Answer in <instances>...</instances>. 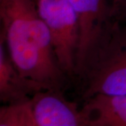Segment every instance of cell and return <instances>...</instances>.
<instances>
[{"label": "cell", "mask_w": 126, "mask_h": 126, "mask_svg": "<svg viewBox=\"0 0 126 126\" xmlns=\"http://www.w3.org/2000/svg\"><path fill=\"white\" fill-rule=\"evenodd\" d=\"M0 37L20 74L44 90H62L67 76L56 59L37 0H0Z\"/></svg>", "instance_id": "6da1fadb"}, {"label": "cell", "mask_w": 126, "mask_h": 126, "mask_svg": "<svg viewBox=\"0 0 126 126\" xmlns=\"http://www.w3.org/2000/svg\"><path fill=\"white\" fill-rule=\"evenodd\" d=\"M78 77L83 99L94 94H126V20L112 16L90 48Z\"/></svg>", "instance_id": "7a4b0ae2"}, {"label": "cell", "mask_w": 126, "mask_h": 126, "mask_svg": "<svg viewBox=\"0 0 126 126\" xmlns=\"http://www.w3.org/2000/svg\"><path fill=\"white\" fill-rule=\"evenodd\" d=\"M37 9L48 30L60 67L67 76H75L79 28L71 3L69 0H37Z\"/></svg>", "instance_id": "3957f363"}, {"label": "cell", "mask_w": 126, "mask_h": 126, "mask_svg": "<svg viewBox=\"0 0 126 126\" xmlns=\"http://www.w3.org/2000/svg\"><path fill=\"white\" fill-rule=\"evenodd\" d=\"M34 126H93L62 90H44L28 101Z\"/></svg>", "instance_id": "277c9868"}, {"label": "cell", "mask_w": 126, "mask_h": 126, "mask_svg": "<svg viewBox=\"0 0 126 126\" xmlns=\"http://www.w3.org/2000/svg\"><path fill=\"white\" fill-rule=\"evenodd\" d=\"M77 14L79 39L75 76L80 70L94 41L112 17L114 0H69Z\"/></svg>", "instance_id": "5b68a950"}, {"label": "cell", "mask_w": 126, "mask_h": 126, "mask_svg": "<svg viewBox=\"0 0 126 126\" xmlns=\"http://www.w3.org/2000/svg\"><path fill=\"white\" fill-rule=\"evenodd\" d=\"M42 86L24 77L10 58L4 39L0 37V99L4 104L28 102Z\"/></svg>", "instance_id": "8992f818"}, {"label": "cell", "mask_w": 126, "mask_h": 126, "mask_svg": "<svg viewBox=\"0 0 126 126\" xmlns=\"http://www.w3.org/2000/svg\"><path fill=\"white\" fill-rule=\"evenodd\" d=\"M81 110L93 126H126V94H94Z\"/></svg>", "instance_id": "52a82bcc"}, {"label": "cell", "mask_w": 126, "mask_h": 126, "mask_svg": "<svg viewBox=\"0 0 126 126\" xmlns=\"http://www.w3.org/2000/svg\"><path fill=\"white\" fill-rule=\"evenodd\" d=\"M0 126H34L28 102L2 106L0 109Z\"/></svg>", "instance_id": "ba28073f"}, {"label": "cell", "mask_w": 126, "mask_h": 126, "mask_svg": "<svg viewBox=\"0 0 126 126\" xmlns=\"http://www.w3.org/2000/svg\"><path fill=\"white\" fill-rule=\"evenodd\" d=\"M112 16L126 20V0H114Z\"/></svg>", "instance_id": "9c48e42d"}]
</instances>
